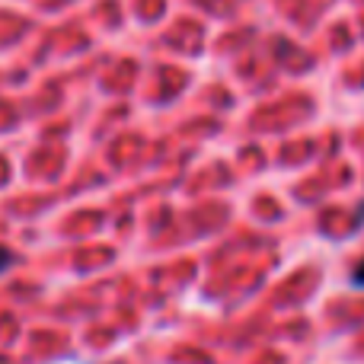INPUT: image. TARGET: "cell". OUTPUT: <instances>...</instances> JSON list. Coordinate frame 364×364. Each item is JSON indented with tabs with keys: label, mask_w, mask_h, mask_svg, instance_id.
<instances>
[{
	"label": "cell",
	"mask_w": 364,
	"mask_h": 364,
	"mask_svg": "<svg viewBox=\"0 0 364 364\" xmlns=\"http://www.w3.org/2000/svg\"><path fill=\"white\" fill-rule=\"evenodd\" d=\"M10 265H13V252L6 250V246H0V275H4Z\"/></svg>",
	"instance_id": "2"
},
{
	"label": "cell",
	"mask_w": 364,
	"mask_h": 364,
	"mask_svg": "<svg viewBox=\"0 0 364 364\" xmlns=\"http://www.w3.org/2000/svg\"><path fill=\"white\" fill-rule=\"evenodd\" d=\"M352 284L355 288H364V256L355 262V269H352Z\"/></svg>",
	"instance_id": "1"
}]
</instances>
